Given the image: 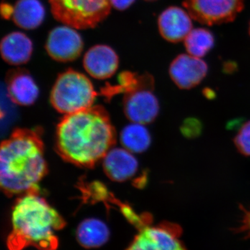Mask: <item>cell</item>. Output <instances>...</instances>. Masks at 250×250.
Here are the masks:
<instances>
[{"mask_svg": "<svg viewBox=\"0 0 250 250\" xmlns=\"http://www.w3.org/2000/svg\"><path fill=\"white\" fill-rule=\"evenodd\" d=\"M200 129H201V126H200V122L195 119L188 120V121L184 123L182 132L188 137H194L200 134Z\"/></svg>", "mask_w": 250, "mask_h": 250, "instance_id": "cell-21", "label": "cell"}, {"mask_svg": "<svg viewBox=\"0 0 250 250\" xmlns=\"http://www.w3.org/2000/svg\"><path fill=\"white\" fill-rule=\"evenodd\" d=\"M192 19L187 9L171 6L164 10L158 18L159 33L168 42H181L185 40L192 29Z\"/></svg>", "mask_w": 250, "mask_h": 250, "instance_id": "cell-11", "label": "cell"}, {"mask_svg": "<svg viewBox=\"0 0 250 250\" xmlns=\"http://www.w3.org/2000/svg\"><path fill=\"white\" fill-rule=\"evenodd\" d=\"M145 125L131 123L122 130L121 142L123 147L134 154L147 150L152 139L150 133Z\"/></svg>", "mask_w": 250, "mask_h": 250, "instance_id": "cell-18", "label": "cell"}, {"mask_svg": "<svg viewBox=\"0 0 250 250\" xmlns=\"http://www.w3.org/2000/svg\"><path fill=\"white\" fill-rule=\"evenodd\" d=\"M97 93L91 81L76 70H67L61 74L50 94L54 108L64 116L93 106Z\"/></svg>", "mask_w": 250, "mask_h": 250, "instance_id": "cell-4", "label": "cell"}, {"mask_svg": "<svg viewBox=\"0 0 250 250\" xmlns=\"http://www.w3.org/2000/svg\"><path fill=\"white\" fill-rule=\"evenodd\" d=\"M208 65L201 58L182 54L174 59L169 67L171 80L181 89H191L200 84L208 73Z\"/></svg>", "mask_w": 250, "mask_h": 250, "instance_id": "cell-10", "label": "cell"}, {"mask_svg": "<svg viewBox=\"0 0 250 250\" xmlns=\"http://www.w3.org/2000/svg\"><path fill=\"white\" fill-rule=\"evenodd\" d=\"M152 88L153 79L149 75H143L135 81L124 102L125 115L131 123L147 125L156 119L159 104Z\"/></svg>", "mask_w": 250, "mask_h": 250, "instance_id": "cell-6", "label": "cell"}, {"mask_svg": "<svg viewBox=\"0 0 250 250\" xmlns=\"http://www.w3.org/2000/svg\"><path fill=\"white\" fill-rule=\"evenodd\" d=\"M146 1H156V0H146Z\"/></svg>", "mask_w": 250, "mask_h": 250, "instance_id": "cell-25", "label": "cell"}, {"mask_svg": "<svg viewBox=\"0 0 250 250\" xmlns=\"http://www.w3.org/2000/svg\"><path fill=\"white\" fill-rule=\"evenodd\" d=\"M77 29L62 24L49 32L45 49L56 62H67L76 60L82 53L83 41Z\"/></svg>", "mask_w": 250, "mask_h": 250, "instance_id": "cell-9", "label": "cell"}, {"mask_svg": "<svg viewBox=\"0 0 250 250\" xmlns=\"http://www.w3.org/2000/svg\"><path fill=\"white\" fill-rule=\"evenodd\" d=\"M47 173L43 143L33 130L18 129L1 143L0 185L9 195L36 191Z\"/></svg>", "mask_w": 250, "mask_h": 250, "instance_id": "cell-2", "label": "cell"}, {"mask_svg": "<svg viewBox=\"0 0 250 250\" xmlns=\"http://www.w3.org/2000/svg\"><path fill=\"white\" fill-rule=\"evenodd\" d=\"M7 91L14 103L30 106L39 95V87L29 72L22 69L11 70L7 77Z\"/></svg>", "mask_w": 250, "mask_h": 250, "instance_id": "cell-14", "label": "cell"}, {"mask_svg": "<svg viewBox=\"0 0 250 250\" xmlns=\"http://www.w3.org/2000/svg\"><path fill=\"white\" fill-rule=\"evenodd\" d=\"M13 10H14V6L7 4L1 5V14L6 19L12 17Z\"/></svg>", "mask_w": 250, "mask_h": 250, "instance_id": "cell-23", "label": "cell"}, {"mask_svg": "<svg viewBox=\"0 0 250 250\" xmlns=\"http://www.w3.org/2000/svg\"><path fill=\"white\" fill-rule=\"evenodd\" d=\"M11 225L7 239L10 250H22L27 247L56 250L59 246L57 233L65 227V222L36 190L18 199L13 207Z\"/></svg>", "mask_w": 250, "mask_h": 250, "instance_id": "cell-3", "label": "cell"}, {"mask_svg": "<svg viewBox=\"0 0 250 250\" xmlns=\"http://www.w3.org/2000/svg\"><path fill=\"white\" fill-rule=\"evenodd\" d=\"M85 71L97 80H106L116 73L119 58L114 49L106 45L93 46L87 51L83 60Z\"/></svg>", "mask_w": 250, "mask_h": 250, "instance_id": "cell-12", "label": "cell"}, {"mask_svg": "<svg viewBox=\"0 0 250 250\" xmlns=\"http://www.w3.org/2000/svg\"><path fill=\"white\" fill-rule=\"evenodd\" d=\"M242 228L250 234V210H246V212H245Z\"/></svg>", "mask_w": 250, "mask_h": 250, "instance_id": "cell-24", "label": "cell"}, {"mask_svg": "<svg viewBox=\"0 0 250 250\" xmlns=\"http://www.w3.org/2000/svg\"><path fill=\"white\" fill-rule=\"evenodd\" d=\"M215 37L213 33L205 28L192 29L184 40L188 54L202 58L213 49Z\"/></svg>", "mask_w": 250, "mask_h": 250, "instance_id": "cell-19", "label": "cell"}, {"mask_svg": "<svg viewBox=\"0 0 250 250\" xmlns=\"http://www.w3.org/2000/svg\"><path fill=\"white\" fill-rule=\"evenodd\" d=\"M136 0H109L112 8L118 11H125L129 8Z\"/></svg>", "mask_w": 250, "mask_h": 250, "instance_id": "cell-22", "label": "cell"}, {"mask_svg": "<svg viewBox=\"0 0 250 250\" xmlns=\"http://www.w3.org/2000/svg\"><path fill=\"white\" fill-rule=\"evenodd\" d=\"M54 18L77 29L96 27L111 11L109 0H49Z\"/></svg>", "mask_w": 250, "mask_h": 250, "instance_id": "cell-5", "label": "cell"}, {"mask_svg": "<svg viewBox=\"0 0 250 250\" xmlns=\"http://www.w3.org/2000/svg\"><path fill=\"white\" fill-rule=\"evenodd\" d=\"M249 34L250 36V27H249Z\"/></svg>", "mask_w": 250, "mask_h": 250, "instance_id": "cell-26", "label": "cell"}, {"mask_svg": "<svg viewBox=\"0 0 250 250\" xmlns=\"http://www.w3.org/2000/svg\"><path fill=\"white\" fill-rule=\"evenodd\" d=\"M233 141L238 152L243 155L250 156V121L242 125Z\"/></svg>", "mask_w": 250, "mask_h": 250, "instance_id": "cell-20", "label": "cell"}, {"mask_svg": "<svg viewBox=\"0 0 250 250\" xmlns=\"http://www.w3.org/2000/svg\"><path fill=\"white\" fill-rule=\"evenodd\" d=\"M103 161L105 173L115 182L129 180L139 170V162L134 153L124 147H112Z\"/></svg>", "mask_w": 250, "mask_h": 250, "instance_id": "cell-13", "label": "cell"}, {"mask_svg": "<svg viewBox=\"0 0 250 250\" xmlns=\"http://www.w3.org/2000/svg\"><path fill=\"white\" fill-rule=\"evenodd\" d=\"M107 225L97 218L83 220L77 228L79 243L86 248H98L106 243L109 238Z\"/></svg>", "mask_w": 250, "mask_h": 250, "instance_id": "cell-17", "label": "cell"}, {"mask_svg": "<svg viewBox=\"0 0 250 250\" xmlns=\"http://www.w3.org/2000/svg\"><path fill=\"white\" fill-rule=\"evenodd\" d=\"M245 0H184L192 19L205 25L232 22L244 8Z\"/></svg>", "mask_w": 250, "mask_h": 250, "instance_id": "cell-7", "label": "cell"}, {"mask_svg": "<svg viewBox=\"0 0 250 250\" xmlns=\"http://www.w3.org/2000/svg\"><path fill=\"white\" fill-rule=\"evenodd\" d=\"M1 58L9 65H24L30 60L33 43L24 33L14 31L3 38L0 44Z\"/></svg>", "mask_w": 250, "mask_h": 250, "instance_id": "cell-15", "label": "cell"}, {"mask_svg": "<svg viewBox=\"0 0 250 250\" xmlns=\"http://www.w3.org/2000/svg\"><path fill=\"white\" fill-rule=\"evenodd\" d=\"M45 18V9L40 0H18L12 18L18 27L33 30L40 27Z\"/></svg>", "mask_w": 250, "mask_h": 250, "instance_id": "cell-16", "label": "cell"}, {"mask_svg": "<svg viewBox=\"0 0 250 250\" xmlns=\"http://www.w3.org/2000/svg\"><path fill=\"white\" fill-rule=\"evenodd\" d=\"M181 229L170 223L145 225L126 250H187L179 239Z\"/></svg>", "mask_w": 250, "mask_h": 250, "instance_id": "cell-8", "label": "cell"}, {"mask_svg": "<svg viewBox=\"0 0 250 250\" xmlns=\"http://www.w3.org/2000/svg\"><path fill=\"white\" fill-rule=\"evenodd\" d=\"M114 129L106 112L98 106L66 115L57 129V147L65 160L91 167L113 147Z\"/></svg>", "mask_w": 250, "mask_h": 250, "instance_id": "cell-1", "label": "cell"}]
</instances>
